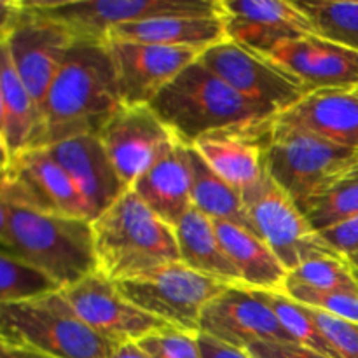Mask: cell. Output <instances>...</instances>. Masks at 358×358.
<instances>
[{
	"instance_id": "32",
	"label": "cell",
	"mask_w": 358,
	"mask_h": 358,
	"mask_svg": "<svg viewBox=\"0 0 358 358\" xmlns=\"http://www.w3.org/2000/svg\"><path fill=\"white\" fill-rule=\"evenodd\" d=\"M287 282L327 292L358 294L355 271L343 257H317L289 271Z\"/></svg>"
},
{
	"instance_id": "35",
	"label": "cell",
	"mask_w": 358,
	"mask_h": 358,
	"mask_svg": "<svg viewBox=\"0 0 358 358\" xmlns=\"http://www.w3.org/2000/svg\"><path fill=\"white\" fill-rule=\"evenodd\" d=\"M306 310L336 358H358V324L343 320L318 308L306 306Z\"/></svg>"
},
{
	"instance_id": "42",
	"label": "cell",
	"mask_w": 358,
	"mask_h": 358,
	"mask_svg": "<svg viewBox=\"0 0 358 358\" xmlns=\"http://www.w3.org/2000/svg\"><path fill=\"white\" fill-rule=\"evenodd\" d=\"M10 236H9V205L0 194V248L9 250Z\"/></svg>"
},
{
	"instance_id": "2",
	"label": "cell",
	"mask_w": 358,
	"mask_h": 358,
	"mask_svg": "<svg viewBox=\"0 0 358 358\" xmlns=\"http://www.w3.org/2000/svg\"><path fill=\"white\" fill-rule=\"evenodd\" d=\"M149 107L187 147L212 133L262 124L278 115L241 96L199 59L164 86Z\"/></svg>"
},
{
	"instance_id": "11",
	"label": "cell",
	"mask_w": 358,
	"mask_h": 358,
	"mask_svg": "<svg viewBox=\"0 0 358 358\" xmlns=\"http://www.w3.org/2000/svg\"><path fill=\"white\" fill-rule=\"evenodd\" d=\"M198 59L241 96L276 114L289 110L308 94L306 87L282 66L227 38L205 49Z\"/></svg>"
},
{
	"instance_id": "40",
	"label": "cell",
	"mask_w": 358,
	"mask_h": 358,
	"mask_svg": "<svg viewBox=\"0 0 358 358\" xmlns=\"http://www.w3.org/2000/svg\"><path fill=\"white\" fill-rule=\"evenodd\" d=\"M107 358H150V357L140 348L136 341H124L115 345L114 348H112V352L108 353Z\"/></svg>"
},
{
	"instance_id": "39",
	"label": "cell",
	"mask_w": 358,
	"mask_h": 358,
	"mask_svg": "<svg viewBox=\"0 0 358 358\" xmlns=\"http://www.w3.org/2000/svg\"><path fill=\"white\" fill-rule=\"evenodd\" d=\"M21 16H23L21 0H0V44L9 38Z\"/></svg>"
},
{
	"instance_id": "38",
	"label": "cell",
	"mask_w": 358,
	"mask_h": 358,
	"mask_svg": "<svg viewBox=\"0 0 358 358\" xmlns=\"http://www.w3.org/2000/svg\"><path fill=\"white\" fill-rule=\"evenodd\" d=\"M198 343L199 350H201V358H254L245 350L224 345V343L205 334H198Z\"/></svg>"
},
{
	"instance_id": "8",
	"label": "cell",
	"mask_w": 358,
	"mask_h": 358,
	"mask_svg": "<svg viewBox=\"0 0 358 358\" xmlns=\"http://www.w3.org/2000/svg\"><path fill=\"white\" fill-rule=\"evenodd\" d=\"M119 292L145 313L171 327L199 334V317L206 304L229 283L173 262L140 278L115 283Z\"/></svg>"
},
{
	"instance_id": "10",
	"label": "cell",
	"mask_w": 358,
	"mask_h": 358,
	"mask_svg": "<svg viewBox=\"0 0 358 358\" xmlns=\"http://www.w3.org/2000/svg\"><path fill=\"white\" fill-rule=\"evenodd\" d=\"M0 194L7 205L91 220L72 178L45 149H28L13 156L9 168L0 173Z\"/></svg>"
},
{
	"instance_id": "4",
	"label": "cell",
	"mask_w": 358,
	"mask_h": 358,
	"mask_svg": "<svg viewBox=\"0 0 358 358\" xmlns=\"http://www.w3.org/2000/svg\"><path fill=\"white\" fill-rule=\"evenodd\" d=\"M9 250L66 289L96 271L93 222L9 205Z\"/></svg>"
},
{
	"instance_id": "5",
	"label": "cell",
	"mask_w": 358,
	"mask_h": 358,
	"mask_svg": "<svg viewBox=\"0 0 358 358\" xmlns=\"http://www.w3.org/2000/svg\"><path fill=\"white\" fill-rule=\"evenodd\" d=\"M0 341L55 358H107L115 346L77 317L62 290L0 304Z\"/></svg>"
},
{
	"instance_id": "31",
	"label": "cell",
	"mask_w": 358,
	"mask_h": 358,
	"mask_svg": "<svg viewBox=\"0 0 358 358\" xmlns=\"http://www.w3.org/2000/svg\"><path fill=\"white\" fill-rule=\"evenodd\" d=\"M59 290L55 282L20 257L0 248V304L31 299Z\"/></svg>"
},
{
	"instance_id": "3",
	"label": "cell",
	"mask_w": 358,
	"mask_h": 358,
	"mask_svg": "<svg viewBox=\"0 0 358 358\" xmlns=\"http://www.w3.org/2000/svg\"><path fill=\"white\" fill-rule=\"evenodd\" d=\"M93 240L96 271L114 283L182 262L173 227L131 189L93 220Z\"/></svg>"
},
{
	"instance_id": "21",
	"label": "cell",
	"mask_w": 358,
	"mask_h": 358,
	"mask_svg": "<svg viewBox=\"0 0 358 358\" xmlns=\"http://www.w3.org/2000/svg\"><path fill=\"white\" fill-rule=\"evenodd\" d=\"M276 122L358 150V96L353 91H315L276 115Z\"/></svg>"
},
{
	"instance_id": "24",
	"label": "cell",
	"mask_w": 358,
	"mask_h": 358,
	"mask_svg": "<svg viewBox=\"0 0 358 358\" xmlns=\"http://www.w3.org/2000/svg\"><path fill=\"white\" fill-rule=\"evenodd\" d=\"M107 41H128L205 51L226 41V31L220 16H161L121 24L108 31Z\"/></svg>"
},
{
	"instance_id": "34",
	"label": "cell",
	"mask_w": 358,
	"mask_h": 358,
	"mask_svg": "<svg viewBox=\"0 0 358 358\" xmlns=\"http://www.w3.org/2000/svg\"><path fill=\"white\" fill-rule=\"evenodd\" d=\"M136 343L150 358H201L198 334L171 325L157 329Z\"/></svg>"
},
{
	"instance_id": "17",
	"label": "cell",
	"mask_w": 358,
	"mask_h": 358,
	"mask_svg": "<svg viewBox=\"0 0 358 358\" xmlns=\"http://www.w3.org/2000/svg\"><path fill=\"white\" fill-rule=\"evenodd\" d=\"M199 334L240 350L257 341H292L268 304L243 285L227 287L206 304L199 317Z\"/></svg>"
},
{
	"instance_id": "16",
	"label": "cell",
	"mask_w": 358,
	"mask_h": 358,
	"mask_svg": "<svg viewBox=\"0 0 358 358\" xmlns=\"http://www.w3.org/2000/svg\"><path fill=\"white\" fill-rule=\"evenodd\" d=\"M220 20L227 41L261 56L285 41L317 35L296 3L285 0H220Z\"/></svg>"
},
{
	"instance_id": "28",
	"label": "cell",
	"mask_w": 358,
	"mask_h": 358,
	"mask_svg": "<svg viewBox=\"0 0 358 358\" xmlns=\"http://www.w3.org/2000/svg\"><path fill=\"white\" fill-rule=\"evenodd\" d=\"M313 24L315 34L358 51V2L352 0H292Z\"/></svg>"
},
{
	"instance_id": "7",
	"label": "cell",
	"mask_w": 358,
	"mask_h": 358,
	"mask_svg": "<svg viewBox=\"0 0 358 358\" xmlns=\"http://www.w3.org/2000/svg\"><path fill=\"white\" fill-rule=\"evenodd\" d=\"M65 24L77 38L107 41L121 24L161 16H220V0H23Z\"/></svg>"
},
{
	"instance_id": "18",
	"label": "cell",
	"mask_w": 358,
	"mask_h": 358,
	"mask_svg": "<svg viewBox=\"0 0 358 358\" xmlns=\"http://www.w3.org/2000/svg\"><path fill=\"white\" fill-rule=\"evenodd\" d=\"M296 77L308 94L315 91H355L358 87V51L318 35L285 41L268 56Z\"/></svg>"
},
{
	"instance_id": "44",
	"label": "cell",
	"mask_w": 358,
	"mask_h": 358,
	"mask_svg": "<svg viewBox=\"0 0 358 358\" xmlns=\"http://www.w3.org/2000/svg\"><path fill=\"white\" fill-rule=\"evenodd\" d=\"M0 131L3 133V96H2V83H0Z\"/></svg>"
},
{
	"instance_id": "13",
	"label": "cell",
	"mask_w": 358,
	"mask_h": 358,
	"mask_svg": "<svg viewBox=\"0 0 358 358\" xmlns=\"http://www.w3.org/2000/svg\"><path fill=\"white\" fill-rule=\"evenodd\" d=\"M21 3L23 16L6 41V48L38 112L77 37L59 21L31 10L23 0Z\"/></svg>"
},
{
	"instance_id": "41",
	"label": "cell",
	"mask_w": 358,
	"mask_h": 358,
	"mask_svg": "<svg viewBox=\"0 0 358 358\" xmlns=\"http://www.w3.org/2000/svg\"><path fill=\"white\" fill-rule=\"evenodd\" d=\"M0 358H55L49 357L45 353L35 352V350L23 348V346L7 345V343L0 341Z\"/></svg>"
},
{
	"instance_id": "12",
	"label": "cell",
	"mask_w": 358,
	"mask_h": 358,
	"mask_svg": "<svg viewBox=\"0 0 358 358\" xmlns=\"http://www.w3.org/2000/svg\"><path fill=\"white\" fill-rule=\"evenodd\" d=\"M126 189L175 149L178 140L149 105L121 107L98 133Z\"/></svg>"
},
{
	"instance_id": "37",
	"label": "cell",
	"mask_w": 358,
	"mask_h": 358,
	"mask_svg": "<svg viewBox=\"0 0 358 358\" xmlns=\"http://www.w3.org/2000/svg\"><path fill=\"white\" fill-rule=\"evenodd\" d=\"M245 352L254 358H329L292 341H257Z\"/></svg>"
},
{
	"instance_id": "33",
	"label": "cell",
	"mask_w": 358,
	"mask_h": 358,
	"mask_svg": "<svg viewBox=\"0 0 358 358\" xmlns=\"http://www.w3.org/2000/svg\"><path fill=\"white\" fill-rule=\"evenodd\" d=\"M283 292L290 299L297 301L304 306L318 308V310L327 311L343 320L358 324V294L327 292V290H317L292 282H285Z\"/></svg>"
},
{
	"instance_id": "29",
	"label": "cell",
	"mask_w": 358,
	"mask_h": 358,
	"mask_svg": "<svg viewBox=\"0 0 358 358\" xmlns=\"http://www.w3.org/2000/svg\"><path fill=\"white\" fill-rule=\"evenodd\" d=\"M301 212L318 233L358 215V164L336 178Z\"/></svg>"
},
{
	"instance_id": "19",
	"label": "cell",
	"mask_w": 358,
	"mask_h": 358,
	"mask_svg": "<svg viewBox=\"0 0 358 358\" xmlns=\"http://www.w3.org/2000/svg\"><path fill=\"white\" fill-rule=\"evenodd\" d=\"M44 149L72 178L86 203L91 222L128 191L115 173L98 135L76 136Z\"/></svg>"
},
{
	"instance_id": "30",
	"label": "cell",
	"mask_w": 358,
	"mask_h": 358,
	"mask_svg": "<svg viewBox=\"0 0 358 358\" xmlns=\"http://www.w3.org/2000/svg\"><path fill=\"white\" fill-rule=\"evenodd\" d=\"M255 292L268 304L269 310L275 313V317L278 318L282 327L285 329V332L294 343L308 346V348L315 350V352L329 358H336L331 346L327 345V341L322 338L318 329L315 327L304 304L290 299L282 290H255Z\"/></svg>"
},
{
	"instance_id": "45",
	"label": "cell",
	"mask_w": 358,
	"mask_h": 358,
	"mask_svg": "<svg viewBox=\"0 0 358 358\" xmlns=\"http://www.w3.org/2000/svg\"><path fill=\"white\" fill-rule=\"evenodd\" d=\"M355 278H357V282H358V271H355Z\"/></svg>"
},
{
	"instance_id": "22",
	"label": "cell",
	"mask_w": 358,
	"mask_h": 358,
	"mask_svg": "<svg viewBox=\"0 0 358 358\" xmlns=\"http://www.w3.org/2000/svg\"><path fill=\"white\" fill-rule=\"evenodd\" d=\"M192 173L187 145L178 142L168 156L143 173L131 191L168 226L175 224L192 206Z\"/></svg>"
},
{
	"instance_id": "43",
	"label": "cell",
	"mask_w": 358,
	"mask_h": 358,
	"mask_svg": "<svg viewBox=\"0 0 358 358\" xmlns=\"http://www.w3.org/2000/svg\"><path fill=\"white\" fill-rule=\"evenodd\" d=\"M10 159H13V154H10L9 145L6 142V136L0 131V173H3L9 168Z\"/></svg>"
},
{
	"instance_id": "6",
	"label": "cell",
	"mask_w": 358,
	"mask_h": 358,
	"mask_svg": "<svg viewBox=\"0 0 358 358\" xmlns=\"http://www.w3.org/2000/svg\"><path fill=\"white\" fill-rule=\"evenodd\" d=\"M355 164L358 150L278 124L275 119L264 150V170L299 210Z\"/></svg>"
},
{
	"instance_id": "23",
	"label": "cell",
	"mask_w": 358,
	"mask_h": 358,
	"mask_svg": "<svg viewBox=\"0 0 358 358\" xmlns=\"http://www.w3.org/2000/svg\"><path fill=\"white\" fill-rule=\"evenodd\" d=\"M213 226L224 254L240 275L241 285L283 292L289 271L259 234L224 220H213Z\"/></svg>"
},
{
	"instance_id": "27",
	"label": "cell",
	"mask_w": 358,
	"mask_h": 358,
	"mask_svg": "<svg viewBox=\"0 0 358 358\" xmlns=\"http://www.w3.org/2000/svg\"><path fill=\"white\" fill-rule=\"evenodd\" d=\"M187 152L192 173V205L212 220L233 222L236 226L254 231L250 219H248L247 208H245L243 198H241V192L234 189L233 185L227 184L226 180H222L206 164V161L196 152V149L187 147Z\"/></svg>"
},
{
	"instance_id": "15",
	"label": "cell",
	"mask_w": 358,
	"mask_h": 358,
	"mask_svg": "<svg viewBox=\"0 0 358 358\" xmlns=\"http://www.w3.org/2000/svg\"><path fill=\"white\" fill-rule=\"evenodd\" d=\"M122 107L149 105L164 86L201 56V49L166 48L128 41L105 42Z\"/></svg>"
},
{
	"instance_id": "1",
	"label": "cell",
	"mask_w": 358,
	"mask_h": 358,
	"mask_svg": "<svg viewBox=\"0 0 358 358\" xmlns=\"http://www.w3.org/2000/svg\"><path fill=\"white\" fill-rule=\"evenodd\" d=\"M121 107L107 44L77 38L45 93L30 149L98 135Z\"/></svg>"
},
{
	"instance_id": "26",
	"label": "cell",
	"mask_w": 358,
	"mask_h": 358,
	"mask_svg": "<svg viewBox=\"0 0 358 358\" xmlns=\"http://www.w3.org/2000/svg\"><path fill=\"white\" fill-rule=\"evenodd\" d=\"M0 83L3 96V136L13 156L30 149L38 122L37 105L16 72L6 42L0 44Z\"/></svg>"
},
{
	"instance_id": "20",
	"label": "cell",
	"mask_w": 358,
	"mask_h": 358,
	"mask_svg": "<svg viewBox=\"0 0 358 358\" xmlns=\"http://www.w3.org/2000/svg\"><path fill=\"white\" fill-rule=\"evenodd\" d=\"M275 119L248 128L227 129L199 138L192 149L222 180L243 194L264 175V150Z\"/></svg>"
},
{
	"instance_id": "25",
	"label": "cell",
	"mask_w": 358,
	"mask_h": 358,
	"mask_svg": "<svg viewBox=\"0 0 358 358\" xmlns=\"http://www.w3.org/2000/svg\"><path fill=\"white\" fill-rule=\"evenodd\" d=\"M173 231L180 261L185 266L203 275L222 280L229 285H241L240 275L224 254L210 217L192 205L187 213L175 224Z\"/></svg>"
},
{
	"instance_id": "46",
	"label": "cell",
	"mask_w": 358,
	"mask_h": 358,
	"mask_svg": "<svg viewBox=\"0 0 358 358\" xmlns=\"http://www.w3.org/2000/svg\"><path fill=\"white\" fill-rule=\"evenodd\" d=\"M353 93H355V94H357V96H358V87H357V90H355V91H353Z\"/></svg>"
},
{
	"instance_id": "14",
	"label": "cell",
	"mask_w": 358,
	"mask_h": 358,
	"mask_svg": "<svg viewBox=\"0 0 358 358\" xmlns=\"http://www.w3.org/2000/svg\"><path fill=\"white\" fill-rule=\"evenodd\" d=\"M62 290L77 317L98 336L119 345L140 341L150 332L166 327V322L129 303L114 282L98 271Z\"/></svg>"
},
{
	"instance_id": "36",
	"label": "cell",
	"mask_w": 358,
	"mask_h": 358,
	"mask_svg": "<svg viewBox=\"0 0 358 358\" xmlns=\"http://www.w3.org/2000/svg\"><path fill=\"white\" fill-rule=\"evenodd\" d=\"M320 234L343 259L348 261L353 271H358V215L320 231Z\"/></svg>"
},
{
	"instance_id": "9",
	"label": "cell",
	"mask_w": 358,
	"mask_h": 358,
	"mask_svg": "<svg viewBox=\"0 0 358 358\" xmlns=\"http://www.w3.org/2000/svg\"><path fill=\"white\" fill-rule=\"evenodd\" d=\"M255 234L266 241L287 271L317 257H341L311 227L296 203L268 177L241 194ZM346 261V259H345Z\"/></svg>"
}]
</instances>
